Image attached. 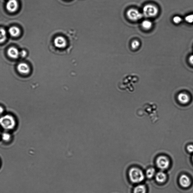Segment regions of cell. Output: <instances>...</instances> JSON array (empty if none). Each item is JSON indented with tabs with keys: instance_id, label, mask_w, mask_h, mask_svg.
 <instances>
[{
	"instance_id": "obj_26",
	"label": "cell",
	"mask_w": 193,
	"mask_h": 193,
	"mask_svg": "<svg viewBox=\"0 0 193 193\" xmlns=\"http://www.w3.org/2000/svg\"></svg>"
},
{
	"instance_id": "obj_23",
	"label": "cell",
	"mask_w": 193,
	"mask_h": 193,
	"mask_svg": "<svg viewBox=\"0 0 193 193\" xmlns=\"http://www.w3.org/2000/svg\"><path fill=\"white\" fill-rule=\"evenodd\" d=\"M187 150L190 153L193 152V145H189L187 147Z\"/></svg>"
},
{
	"instance_id": "obj_14",
	"label": "cell",
	"mask_w": 193,
	"mask_h": 193,
	"mask_svg": "<svg viewBox=\"0 0 193 193\" xmlns=\"http://www.w3.org/2000/svg\"><path fill=\"white\" fill-rule=\"evenodd\" d=\"M141 26L145 30H150L153 27V23L149 20H144L141 23Z\"/></svg>"
},
{
	"instance_id": "obj_5",
	"label": "cell",
	"mask_w": 193,
	"mask_h": 193,
	"mask_svg": "<svg viewBox=\"0 0 193 193\" xmlns=\"http://www.w3.org/2000/svg\"><path fill=\"white\" fill-rule=\"evenodd\" d=\"M54 44L56 47L59 49L65 48L67 45L66 39L62 36H58L54 40Z\"/></svg>"
},
{
	"instance_id": "obj_20",
	"label": "cell",
	"mask_w": 193,
	"mask_h": 193,
	"mask_svg": "<svg viewBox=\"0 0 193 193\" xmlns=\"http://www.w3.org/2000/svg\"><path fill=\"white\" fill-rule=\"evenodd\" d=\"M185 20L186 22L189 23H193V14L188 15L186 17Z\"/></svg>"
},
{
	"instance_id": "obj_18",
	"label": "cell",
	"mask_w": 193,
	"mask_h": 193,
	"mask_svg": "<svg viewBox=\"0 0 193 193\" xmlns=\"http://www.w3.org/2000/svg\"><path fill=\"white\" fill-rule=\"evenodd\" d=\"M140 45L141 44L139 41L137 40H134L131 43V47L133 49L135 50L139 48Z\"/></svg>"
},
{
	"instance_id": "obj_19",
	"label": "cell",
	"mask_w": 193,
	"mask_h": 193,
	"mask_svg": "<svg viewBox=\"0 0 193 193\" xmlns=\"http://www.w3.org/2000/svg\"><path fill=\"white\" fill-rule=\"evenodd\" d=\"M11 135L9 134V133L5 132L3 133L2 135V138L3 141H9L11 138Z\"/></svg>"
},
{
	"instance_id": "obj_2",
	"label": "cell",
	"mask_w": 193,
	"mask_h": 193,
	"mask_svg": "<svg viewBox=\"0 0 193 193\" xmlns=\"http://www.w3.org/2000/svg\"><path fill=\"white\" fill-rule=\"evenodd\" d=\"M157 7L154 5L148 4L145 5L143 8V15L146 18H153L158 13Z\"/></svg>"
},
{
	"instance_id": "obj_6",
	"label": "cell",
	"mask_w": 193,
	"mask_h": 193,
	"mask_svg": "<svg viewBox=\"0 0 193 193\" xmlns=\"http://www.w3.org/2000/svg\"><path fill=\"white\" fill-rule=\"evenodd\" d=\"M157 166L162 170H165L168 167L170 162L168 159L165 156H160L157 160Z\"/></svg>"
},
{
	"instance_id": "obj_21",
	"label": "cell",
	"mask_w": 193,
	"mask_h": 193,
	"mask_svg": "<svg viewBox=\"0 0 193 193\" xmlns=\"http://www.w3.org/2000/svg\"><path fill=\"white\" fill-rule=\"evenodd\" d=\"M174 23L175 24L180 23L182 21V19L180 16H175L173 19Z\"/></svg>"
},
{
	"instance_id": "obj_16",
	"label": "cell",
	"mask_w": 193,
	"mask_h": 193,
	"mask_svg": "<svg viewBox=\"0 0 193 193\" xmlns=\"http://www.w3.org/2000/svg\"><path fill=\"white\" fill-rule=\"evenodd\" d=\"M146 187L143 185H138L134 189V193H146Z\"/></svg>"
},
{
	"instance_id": "obj_1",
	"label": "cell",
	"mask_w": 193,
	"mask_h": 193,
	"mask_svg": "<svg viewBox=\"0 0 193 193\" xmlns=\"http://www.w3.org/2000/svg\"><path fill=\"white\" fill-rule=\"evenodd\" d=\"M16 124L14 118L11 115H5L0 118V125L5 129H13L15 127Z\"/></svg>"
},
{
	"instance_id": "obj_12",
	"label": "cell",
	"mask_w": 193,
	"mask_h": 193,
	"mask_svg": "<svg viewBox=\"0 0 193 193\" xmlns=\"http://www.w3.org/2000/svg\"><path fill=\"white\" fill-rule=\"evenodd\" d=\"M10 35L13 37H18L20 33V29L18 27L13 26L10 27L8 30Z\"/></svg>"
},
{
	"instance_id": "obj_15",
	"label": "cell",
	"mask_w": 193,
	"mask_h": 193,
	"mask_svg": "<svg viewBox=\"0 0 193 193\" xmlns=\"http://www.w3.org/2000/svg\"><path fill=\"white\" fill-rule=\"evenodd\" d=\"M6 39V31L4 29L0 28V43L5 41Z\"/></svg>"
},
{
	"instance_id": "obj_3",
	"label": "cell",
	"mask_w": 193,
	"mask_h": 193,
	"mask_svg": "<svg viewBox=\"0 0 193 193\" xmlns=\"http://www.w3.org/2000/svg\"><path fill=\"white\" fill-rule=\"evenodd\" d=\"M129 176L131 181L134 183L141 182L144 179V176L143 172L137 168L131 169L129 171Z\"/></svg>"
},
{
	"instance_id": "obj_25",
	"label": "cell",
	"mask_w": 193,
	"mask_h": 193,
	"mask_svg": "<svg viewBox=\"0 0 193 193\" xmlns=\"http://www.w3.org/2000/svg\"><path fill=\"white\" fill-rule=\"evenodd\" d=\"M3 111H4V110H3V107L0 106V115L3 113Z\"/></svg>"
},
{
	"instance_id": "obj_24",
	"label": "cell",
	"mask_w": 193,
	"mask_h": 193,
	"mask_svg": "<svg viewBox=\"0 0 193 193\" xmlns=\"http://www.w3.org/2000/svg\"><path fill=\"white\" fill-rule=\"evenodd\" d=\"M189 63L193 65V55L190 56L189 58Z\"/></svg>"
},
{
	"instance_id": "obj_7",
	"label": "cell",
	"mask_w": 193,
	"mask_h": 193,
	"mask_svg": "<svg viewBox=\"0 0 193 193\" xmlns=\"http://www.w3.org/2000/svg\"><path fill=\"white\" fill-rule=\"evenodd\" d=\"M18 3L17 0H9L7 2L6 8L10 12H14L18 8Z\"/></svg>"
},
{
	"instance_id": "obj_9",
	"label": "cell",
	"mask_w": 193,
	"mask_h": 193,
	"mask_svg": "<svg viewBox=\"0 0 193 193\" xmlns=\"http://www.w3.org/2000/svg\"><path fill=\"white\" fill-rule=\"evenodd\" d=\"M179 182L180 185L184 187H188L191 184L190 179L187 175H185L181 176Z\"/></svg>"
},
{
	"instance_id": "obj_11",
	"label": "cell",
	"mask_w": 193,
	"mask_h": 193,
	"mask_svg": "<svg viewBox=\"0 0 193 193\" xmlns=\"http://www.w3.org/2000/svg\"><path fill=\"white\" fill-rule=\"evenodd\" d=\"M178 99L181 103L183 104L188 103L190 100L188 95L187 94L184 93H181L179 94L178 96Z\"/></svg>"
},
{
	"instance_id": "obj_8",
	"label": "cell",
	"mask_w": 193,
	"mask_h": 193,
	"mask_svg": "<svg viewBox=\"0 0 193 193\" xmlns=\"http://www.w3.org/2000/svg\"><path fill=\"white\" fill-rule=\"evenodd\" d=\"M17 69L19 72L21 74H28L30 72V68L26 63H20L17 66Z\"/></svg>"
},
{
	"instance_id": "obj_17",
	"label": "cell",
	"mask_w": 193,
	"mask_h": 193,
	"mask_svg": "<svg viewBox=\"0 0 193 193\" xmlns=\"http://www.w3.org/2000/svg\"><path fill=\"white\" fill-rule=\"evenodd\" d=\"M155 170L153 168L149 169L146 171V176L148 178H151L153 177L155 173Z\"/></svg>"
},
{
	"instance_id": "obj_4",
	"label": "cell",
	"mask_w": 193,
	"mask_h": 193,
	"mask_svg": "<svg viewBox=\"0 0 193 193\" xmlns=\"http://www.w3.org/2000/svg\"><path fill=\"white\" fill-rule=\"evenodd\" d=\"M128 18L131 21L136 22L141 19L143 16L142 13L135 8H131L126 13Z\"/></svg>"
},
{
	"instance_id": "obj_22",
	"label": "cell",
	"mask_w": 193,
	"mask_h": 193,
	"mask_svg": "<svg viewBox=\"0 0 193 193\" xmlns=\"http://www.w3.org/2000/svg\"><path fill=\"white\" fill-rule=\"evenodd\" d=\"M27 55V52L25 50H23L21 51L19 53V55L21 57H24Z\"/></svg>"
},
{
	"instance_id": "obj_10",
	"label": "cell",
	"mask_w": 193,
	"mask_h": 193,
	"mask_svg": "<svg viewBox=\"0 0 193 193\" xmlns=\"http://www.w3.org/2000/svg\"><path fill=\"white\" fill-rule=\"evenodd\" d=\"M19 51L16 48L11 47L8 49L7 53L9 57L13 59H17L19 56Z\"/></svg>"
},
{
	"instance_id": "obj_13",
	"label": "cell",
	"mask_w": 193,
	"mask_h": 193,
	"mask_svg": "<svg viewBox=\"0 0 193 193\" xmlns=\"http://www.w3.org/2000/svg\"><path fill=\"white\" fill-rule=\"evenodd\" d=\"M166 178V176L163 172H160L156 174V179L159 183H163L165 182Z\"/></svg>"
}]
</instances>
